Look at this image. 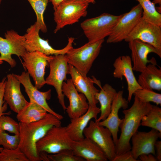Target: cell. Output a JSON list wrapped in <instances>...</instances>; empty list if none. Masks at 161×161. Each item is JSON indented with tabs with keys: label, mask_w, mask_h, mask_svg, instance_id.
I'll use <instances>...</instances> for the list:
<instances>
[{
	"label": "cell",
	"mask_w": 161,
	"mask_h": 161,
	"mask_svg": "<svg viewBox=\"0 0 161 161\" xmlns=\"http://www.w3.org/2000/svg\"><path fill=\"white\" fill-rule=\"evenodd\" d=\"M113 161H138L135 159L131 150L119 155H116Z\"/></svg>",
	"instance_id": "36"
},
{
	"label": "cell",
	"mask_w": 161,
	"mask_h": 161,
	"mask_svg": "<svg viewBox=\"0 0 161 161\" xmlns=\"http://www.w3.org/2000/svg\"><path fill=\"white\" fill-rule=\"evenodd\" d=\"M71 148L75 155L87 161H107L104 153L96 144L84 137L79 141L72 140Z\"/></svg>",
	"instance_id": "22"
},
{
	"label": "cell",
	"mask_w": 161,
	"mask_h": 161,
	"mask_svg": "<svg viewBox=\"0 0 161 161\" xmlns=\"http://www.w3.org/2000/svg\"><path fill=\"white\" fill-rule=\"evenodd\" d=\"M4 94V100L11 109L18 113L27 104L20 89V83L13 74L7 76Z\"/></svg>",
	"instance_id": "19"
},
{
	"label": "cell",
	"mask_w": 161,
	"mask_h": 161,
	"mask_svg": "<svg viewBox=\"0 0 161 161\" xmlns=\"http://www.w3.org/2000/svg\"><path fill=\"white\" fill-rule=\"evenodd\" d=\"M152 105L150 103L141 101L135 96L132 106L123 111L124 117L119 126L121 133L115 144L116 155L131 150V137L138 131L142 117L148 113Z\"/></svg>",
	"instance_id": "2"
},
{
	"label": "cell",
	"mask_w": 161,
	"mask_h": 161,
	"mask_svg": "<svg viewBox=\"0 0 161 161\" xmlns=\"http://www.w3.org/2000/svg\"><path fill=\"white\" fill-rule=\"evenodd\" d=\"M64 0H50L53 6V8L55 10L59 4ZM88 1L89 3L94 4L95 3V0H85Z\"/></svg>",
	"instance_id": "39"
},
{
	"label": "cell",
	"mask_w": 161,
	"mask_h": 161,
	"mask_svg": "<svg viewBox=\"0 0 161 161\" xmlns=\"http://www.w3.org/2000/svg\"><path fill=\"white\" fill-rule=\"evenodd\" d=\"M141 125L155 129L161 133V108L152 105L151 108L142 118Z\"/></svg>",
	"instance_id": "28"
},
{
	"label": "cell",
	"mask_w": 161,
	"mask_h": 161,
	"mask_svg": "<svg viewBox=\"0 0 161 161\" xmlns=\"http://www.w3.org/2000/svg\"><path fill=\"white\" fill-rule=\"evenodd\" d=\"M72 140L66 126H54L37 143V153L55 154L64 149H72Z\"/></svg>",
	"instance_id": "7"
},
{
	"label": "cell",
	"mask_w": 161,
	"mask_h": 161,
	"mask_svg": "<svg viewBox=\"0 0 161 161\" xmlns=\"http://www.w3.org/2000/svg\"><path fill=\"white\" fill-rule=\"evenodd\" d=\"M123 90L117 92L112 102L109 115L105 119L98 122L100 125L106 127L110 131L115 144L118 139L119 129L123 120V119L119 117V111L121 108L123 109H127L128 106L129 102L123 97Z\"/></svg>",
	"instance_id": "21"
},
{
	"label": "cell",
	"mask_w": 161,
	"mask_h": 161,
	"mask_svg": "<svg viewBox=\"0 0 161 161\" xmlns=\"http://www.w3.org/2000/svg\"><path fill=\"white\" fill-rule=\"evenodd\" d=\"M21 57L23 64L32 78L35 86L38 89H41L45 84V69L49 64L48 60L50 56L38 51H27Z\"/></svg>",
	"instance_id": "13"
},
{
	"label": "cell",
	"mask_w": 161,
	"mask_h": 161,
	"mask_svg": "<svg viewBox=\"0 0 161 161\" xmlns=\"http://www.w3.org/2000/svg\"><path fill=\"white\" fill-rule=\"evenodd\" d=\"M155 4H158L161 6V0H153L152 1Z\"/></svg>",
	"instance_id": "40"
},
{
	"label": "cell",
	"mask_w": 161,
	"mask_h": 161,
	"mask_svg": "<svg viewBox=\"0 0 161 161\" xmlns=\"http://www.w3.org/2000/svg\"><path fill=\"white\" fill-rule=\"evenodd\" d=\"M69 74L77 90L85 96L89 105L96 106L98 102L95 98V95L99 91L95 87L94 83H98L97 80L95 78L83 75L69 64Z\"/></svg>",
	"instance_id": "20"
},
{
	"label": "cell",
	"mask_w": 161,
	"mask_h": 161,
	"mask_svg": "<svg viewBox=\"0 0 161 161\" xmlns=\"http://www.w3.org/2000/svg\"><path fill=\"white\" fill-rule=\"evenodd\" d=\"M48 161H85L83 158L74 155L72 149H65L59 152L47 155Z\"/></svg>",
	"instance_id": "32"
},
{
	"label": "cell",
	"mask_w": 161,
	"mask_h": 161,
	"mask_svg": "<svg viewBox=\"0 0 161 161\" xmlns=\"http://www.w3.org/2000/svg\"><path fill=\"white\" fill-rule=\"evenodd\" d=\"M19 140V134L11 135L5 131H0V145L2 146L4 148H16L18 147Z\"/></svg>",
	"instance_id": "34"
},
{
	"label": "cell",
	"mask_w": 161,
	"mask_h": 161,
	"mask_svg": "<svg viewBox=\"0 0 161 161\" xmlns=\"http://www.w3.org/2000/svg\"><path fill=\"white\" fill-rule=\"evenodd\" d=\"M50 67L49 75L45 80V83L53 86L57 95L59 102L63 110L66 109L64 100V95L62 87L64 80H66L67 75L69 74V64L65 55L50 56L48 60Z\"/></svg>",
	"instance_id": "6"
},
{
	"label": "cell",
	"mask_w": 161,
	"mask_h": 161,
	"mask_svg": "<svg viewBox=\"0 0 161 161\" xmlns=\"http://www.w3.org/2000/svg\"><path fill=\"white\" fill-rule=\"evenodd\" d=\"M7 131L14 134H19V123L9 116L3 115L0 116V131Z\"/></svg>",
	"instance_id": "33"
},
{
	"label": "cell",
	"mask_w": 161,
	"mask_h": 161,
	"mask_svg": "<svg viewBox=\"0 0 161 161\" xmlns=\"http://www.w3.org/2000/svg\"><path fill=\"white\" fill-rule=\"evenodd\" d=\"M62 91L69 100V105L66 111L70 119L78 117L86 112L89 107L86 98L83 94L78 93L71 79L63 82Z\"/></svg>",
	"instance_id": "15"
},
{
	"label": "cell",
	"mask_w": 161,
	"mask_h": 161,
	"mask_svg": "<svg viewBox=\"0 0 161 161\" xmlns=\"http://www.w3.org/2000/svg\"><path fill=\"white\" fill-rule=\"evenodd\" d=\"M48 113L36 103L30 101L22 110L17 113L16 117L20 123H28L40 120Z\"/></svg>",
	"instance_id": "26"
},
{
	"label": "cell",
	"mask_w": 161,
	"mask_h": 161,
	"mask_svg": "<svg viewBox=\"0 0 161 161\" xmlns=\"http://www.w3.org/2000/svg\"><path fill=\"white\" fill-rule=\"evenodd\" d=\"M135 40L150 44L161 52V26L141 17L124 40L128 42Z\"/></svg>",
	"instance_id": "12"
},
{
	"label": "cell",
	"mask_w": 161,
	"mask_h": 161,
	"mask_svg": "<svg viewBox=\"0 0 161 161\" xmlns=\"http://www.w3.org/2000/svg\"><path fill=\"white\" fill-rule=\"evenodd\" d=\"M54 115L48 113L43 118L28 123L19 122V142L18 146L30 161H40L36 145L48 131L54 126H61V122Z\"/></svg>",
	"instance_id": "1"
},
{
	"label": "cell",
	"mask_w": 161,
	"mask_h": 161,
	"mask_svg": "<svg viewBox=\"0 0 161 161\" xmlns=\"http://www.w3.org/2000/svg\"><path fill=\"white\" fill-rule=\"evenodd\" d=\"M117 93L111 85L105 84L95 95L96 99L100 104V115L95 121L99 122L105 119L111 111L112 102Z\"/></svg>",
	"instance_id": "25"
},
{
	"label": "cell",
	"mask_w": 161,
	"mask_h": 161,
	"mask_svg": "<svg viewBox=\"0 0 161 161\" xmlns=\"http://www.w3.org/2000/svg\"><path fill=\"white\" fill-rule=\"evenodd\" d=\"M157 65L150 63L140 72L137 81L142 89L161 90V68Z\"/></svg>",
	"instance_id": "24"
},
{
	"label": "cell",
	"mask_w": 161,
	"mask_h": 161,
	"mask_svg": "<svg viewBox=\"0 0 161 161\" xmlns=\"http://www.w3.org/2000/svg\"><path fill=\"white\" fill-rule=\"evenodd\" d=\"M4 37L3 38L0 36V59L13 68L16 66V62L12 55L22 57L27 52L23 44L24 37L13 30L7 31Z\"/></svg>",
	"instance_id": "11"
},
{
	"label": "cell",
	"mask_w": 161,
	"mask_h": 161,
	"mask_svg": "<svg viewBox=\"0 0 161 161\" xmlns=\"http://www.w3.org/2000/svg\"><path fill=\"white\" fill-rule=\"evenodd\" d=\"M3 63V61L1 60L0 59V64H1Z\"/></svg>",
	"instance_id": "42"
},
{
	"label": "cell",
	"mask_w": 161,
	"mask_h": 161,
	"mask_svg": "<svg viewBox=\"0 0 161 161\" xmlns=\"http://www.w3.org/2000/svg\"><path fill=\"white\" fill-rule=\"evenodd\" d=\"M120 0L123 1V0Z\"/></svg>",
	"instance_id": "45"
},
{
	"label": "cell",
	"mask_w": 161,
	"mask_h": 161,
	"mask_svg": "<svg viewBox=\"0 0 161 161\" xmlns=\"http://www.w3.org/2000/svg\"><path fill=\"white\" fill-rule=\"evenodd\" d=\"M83 134L85 138L91 140L102 150L108 160L113 161L116 156L115 144L108 129L91 120Z\"/></svg>",
	"instance_id": "9"
},
{
	"label": "cell",
	"mask_w": 161,
	"mask_h": 161,
	"mask_svg": "<svg viewBox=\"0 0 161 161\" xmlns=\"http://www.w3.org/2000/svg\"><path fill=\"white\" fill-rule=\"evenodd\" d=\"M39 31L35 23L27 29L26 33L24 35V40L23 44L27 52L38 51L47 56L55 55H65L73 47L75 38L70 37L68 38V43L64 48L60 49H54L49 44L48 39L45 40L40 37Z\"/></svg>",
	"instance_id": "8"
},
{
	"label": "cell",
	"mask_w": 161,
	"mask_h": 161,
	"mask_svg": "<svg viewBox=\"0 0 161 161\" xmlns=\"http://www.w3.org/2000/svg\"><path fill=\"white\" fill-rule=\"evenodd\" d=\"M113 66L114 77L121 79L123 77L126 80L128 92L127 100L129 103L134 92L137 89H142L134 74L131 57L128 55L119 56L115 60Z\"/></svg>",
	"instance_id": "17"
},
{
	"label": "cell",
	"mask_w": 161,
	"mask_h": 161,
	"mask_svg": "<svg viewBox=\"0 0 161 161\" xmlns=\"http://www.w3.org/2000/svg\"><path fill=\"white\" fill-rule=\"evenodd\" d=\"M141 161H157V160L154 155L151 154H143L140 155L139 157Z\"/></svg>",
	"instance_id": "37"
},
{
	"label": "cell",
	"mask_w": 161,
	"mask_h": 161,
	"mask_svg": "<svg viewBox=\"0 0 161 161\" xmlns=\"http://www.w3.org/2000/svg\"><path fill=\"white\" fill-rule=\"evenodd\" d=\"M3 148V147H0V152L1 151Z\"/></svg>",
	"instance_id": "43"
},
{
	"label": "cell",
	"mask_w": 161,
	"mask_h": 161,
	"mask_svg": "<svg viewBox=\"0 0 161 161\" xmlns=\"http://www.w3.org/2000/svg\"><path fill=\"white\" fill-rule=\"evenodd\" d=\"M129 48L131 52L132 67L133 71L141 72L146 68L148 63L157 64L155 59L152 57L148 59V55L151 53L156 54L161 58V52L148 44L139 40H135L128 42Z\"/></svg>",
	"instance_id": "14"
},
{
	"label": "cell",
	"mask_w": 161,
	"mask_h": 161,
	"mask_svg": "<svg viewBox=\"0 0 161 161\" xmlns=\"http://www.w3.org/2000/svg\"><path fill=\"white\" fill-rule=\"evenodd\" d=\"M133 95L143 102H153L156 105H161V94L152 90L141 89H137Z\"/></svg>",
	"instance_id": "30"
},
{
	"label": "cell",
	"mask_w": 161,
	"mask_h": 161,
	"mask_svg": "<svg viewBox=\"0 0 161 161\" xmlns=\"http://www.w3.org/2000/svg\"><path fill=\"white\" fill-rule=\"evenodd\" d=\"M161 137V133L152 129L148 132L137 131L131 137L132 146L131 151L134 158L137 160L143 154H151L156 156L155 144Z\"/></svg>",
	"instance_id": "16"
},
{
	"label": "cell",
	"mask_w": 161,
	"mask_h": 161,
	"mask_svg": "<svg viewBox=\"0 0 161 161\" xmlns=\"http://www.w3.org/2000/svg\"><path fill=\"white\" fill-rule=\"evenodd\" d=\"M6 77L4 78L1 81V82H0V87L2 86L4 82L6 80Z\"/></svg>",
	"instance_id": "41"
},
{
	"label": "cell",
	"mask_w": 161,
	"mask_h": 161,
	"mask_svg": "<svg viewBox=\"0 0 161 161\" xmlns=\"http://www.w3.org/2000/svg\"><path fill=\"white\" fill-rule=\"evenodd\" d=\"M6 80L0 87V116L3 115L10 114V112L4 113L7 108V104L4 100V89Z\"/></svg>",
	"instance_id": "35"
},
{
	"label": "cell",
	"mask_w": 161,
	"mask_h": 161,
	"mask_svg": "<svg viewBox=\"0 0 161 161\" xmlns=\"http://www.w3.org/2000/svg\"><path fill=\"white\" fill-rule=\"evenodd\" d=\"M100 113V108L89 105L86 112L82 115L70 119V122L66 126L67 132L71 139L74 141H79L84 138L83 132L90 121L92 119H97Z\"/></svg>",
	"instance_id": "23"
},
{
	"label": "cell",
	"mask_w": 161,
	"mask_h": 161,
	"mask_svg": "<svg viewBox=\"0 0 161 161\" xmlns=\"http://www.w3.org/2000/svg\"><path fill=\"white\" fill-rule=\"evenodd\" d=\"M122 16L103 13L86 19L80 26L88 42H95L108 37Z\"/></svg>",
	"instance_id": "5"
},
{
	"label": "cell",
	"mask_w": 161,
	"mask_h": 161,
	"mask_svg": "<svg viewBox=\"0 0 161 161\" xmlns=\"http://www.w3.org/2000/svg\"><path fill=\"white\" fill-rule=\"evenodd\" d=\"M14 74L24 86L30 101L36 103L44 108L47 112L54 115L60 120L63 119V116L53 110L47 103V100L51 98V90L50 89L45 92L39 91L32 83L28 72L24 71L20 75Z\"/></svg>",
	"instance_id": "18"
},
{
	"label": "cell",
	"mask_w": 161,
	"mask_h": 161,
	"mask_svg": "<svg viewBox=\"0 0 161 161\" xmlns=\"http://www.w3.org/2000/svg\"><path fill=\"white\" fill-rule=\"evenodd\" d=\"M89 3L85 0H64L61 2L54 13L56 24L54 33L67 25L78 22L81 17L86 16Z\"/></svg>",
	"instance_id": "4"
},
{
	"label": "cell",
	"mask_w": 161,
	"mask_h": 161,
	"mask_svg": "<svg viewBox=\"0 0 161 161\" xmlns=\"http://www.w3.org/2000/svg\"><path fill=\"white\" fill-rule=\"evenodd\" d=\"M141 6L142 18L144 20L161 26V14L157 10L155 4L150 0H135Z\"/></svg>",
	"instance_id": "27"
},
{
	"label": "cell",
	"mask_w": 161,
	"mask_h": 161,
	"mask_svg": "<svg viewBox=\"0 0 161 161\" xmlns=\"http://www.w3.org/2000/svg\"><path fill=\"white\" fill-rule=\"evenodd\" d=\"M1 1H2V0H0V5L1 3Z\"/></svg>",
	"instance_id": "44"
},
{
	"label": "cell",
	"mask_w": 161,
	"mask_h": 161,
	"mask_svg": "<svg viewBox=\"0 0 161 161\" xmlns=\"http://www.w3.org/2000/svg\"><path fill=\"white\" fill-rule=\"evenodd\" d=\"M0 161H30L18 147L14 149L3 148L0 152Z\"/></svg>",
	"instance_id": "31"
},
{
	"label": "cell",
	"mask_w": 161,
	"mask_h": 161,
	"mask_svg": "<svg viewBox=\"0 0 161 161\" xmlns=\"http://www.w3.org/2000/svg\"><path fill=\"white\" fill-rule=\"evenodd\" d=\"M142 8L138 4L129 12L122 14L108 37L107 43H117L124 40L142 17Z\"/></svg>",
	"instance_id": "10"
},
{
	"label": "cell",
	"mask_w": 161,
	"mask_h": 161,
	"mask_svg": "<svg viewBox=\"0 0 161 161\" xmlns=\"http://www.w3.org/2000/svg\"><path fill=\"white\" fill-rule=\"evenodd\" d=\"M104 39L88 42L78 48L73 47L65 54L68 63L82 75L87 76L94 61L99 55Z\"/></svg>",
	"instance_id": "3"
},
{
	"label": "cell",
	"mask_w": 161,
	"mask_h": 161,
	"mask_svg": "<svg viewBox=\"0 0 161 161\" xmlns=\"http://www.w3.org/2000/svg\"><path fill=\"white\" fill-rule=\"evenodd\" d=\"M35 13L37 28L44 33L47 32V27L44 19V14L49 0H27Z\"/></svg>",
	"instance_id": "29"
},
{
	"label": "cell",
	"mask_w": 161,
	"mask_h": 161,
	"mask_svg": "<svg viewBox=\"0 0 161 161\" xmlns=\"http://www.w3.org/2000/svg\"><path fill=\"white\" fill-rule=\"evenodd\" d=\"M156 150V157L157 161H161V141H157L155 144Z\"/></svg>",
	"instance_id": "38"
}]
</instances>
